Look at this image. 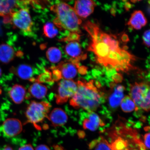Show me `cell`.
Listing matches in <instances>:
<instances>
[{
    "instance_id": "9",
    "label": "cell",
    "mask_w": 150,
    "mask_h": 150,
    "mask_svg": "<svg viewBox=\"0 0 150 150\" xmlns=\"http://www.w3.org/2000/svg\"><path fill=\"white\" fill-rule=\"evenodd\" d=\"M28 1H1L0 0V16L4 17L17 11L19 8L27 7Z\"/></svg>"
},
{
    "instance_id": "25",
    "label": "cell",
    "mask_w": 150,
    "mask_h": 150,
    "mask_svg": "<svg viewBox=\"0 0 150 150\" xmlns=\"http://www.w3.org/2000/svg\"><path fill=\"white\" fill-rule=\"evenodd\" d=\"M119 52L121 56L123 63L125 64L130 65L131 62L136 60L135 56L132 55L129 52L122 50L120 49Z\"/></svg>"
},
{
    "instance_id": "19",
    "label": "cell",
    "mask_w": 150,
    "mask_h": 150,
    "mask_svg": "<svg viewBox=\"0 0 150 150\" xmlns=\"http://www.w3.org/2000/svg\"><path fill=\"white\" fill-rule=\"evenodd\" d=\"M26 90L25 87L20 84H15L9 92V95L14 103L20 104L24 100L25 96Z\"/></svg>"
},
{
    "instance_id": "29",
    "label": "cell",
    "mask_w": 150,
    "mask_h": 150,
    "mask_svg": "<svg viewBox=\"0 0 150 150\" xmlns=\"http://www.w3.org/2000/svg\"><path fill=\"white\" fill-rule=\"evenodd\" d=\"M123 79L122 76L119 73H116L112 76V81L116 83H120L122 81Z\"/></svg>"
},
{
    "instance_id": "10",
    "label": "cell",
    "mask_w": 150,
    "mask_h": 150,
    "mask_svg": "<svg viewBox=\"0 0 150 150\" xmlns=\"http://www.w3.org/2000/svg\"><path fill=\"white\" fill-rule=\"evenodd\" d=\"M3 131L5 136L12 137L19 134L22 130V124L19 120L9 118L4 122Z\"/></svg>"
},
{
    "instance_id": "27",
    "label": "cell",
    "mask_w": 150,
    "mask_h": 150,
    "mask_svg": "<svg viewBox=\"0 0 150 150\" xmlns=\"http://www.w3.org/2000/svg\"><path fill=\"white\" fill-rule=\"evenodd\" d=\"M142 38L144 44L148 47H150V29L144 33Z\"/></svg>"
},
{
    "instance_id": "11",
    "label": "cell",
    "mask_w": 150,
    "mask_h": 150,
    "mask_svg": "<svg viewBox=\"0 0 150 150\" xmlns=\"http://www.w3.org/2000/svg\"><path fill=\"white\" fill-rule=\"evenodd\" d=\"M96 6L95 2L89 0L75 1L74 9L78 16L85 18L92 13Z\"/></svg>"
},
{
    "instance_id": "22",
    "label": "cell",
    "mask_w": 150,
    "mask_h": 150,
    "mask_svg": "<svg viewBox=\"0 0 150 150\" xmlns=\"http://www.w3.org/2000/svg\"><path fill=\"white\" fill-rule=\"evenodd\" d=\"M122 110L126 112H132L135 110L138 111L137 108L134 101L129 96H126L122 100L121 103Z\"/></svg>"
},
{
    "instance_id": "18",
    "label": "cell",
    "mask_w": 150,
    "mask_h": 150,
    "mask_svg": "<svg viewBox=\"0 0 150 150\" xmlns=\"http://www.w3.org/2000/svg\"><path fill=\"white\" fill-rule=\"evenodd\" d=\"M16 56L17 52L11 45L5 44L0 45V62L8 64Z\"/></svg>"
},
{
    "instance_id": "13",
    "label": "cell",
    "mask_w": 150,
    "mask_h": 150,
    "mask_svg": "<svg viewBox=\"0 0 150 150\" xmlns=\"http://www.w3.org/2000/svg\"><path fill=\"white\" fill-rule=\"evenodd\" d=\"M87 117L84 120L83 126L84 129L96 130L99 127L104 126L105 123L98 114L94 112H88Z\"/></svg>"
},
{
    "instance_id": "17",
    "label": "cell",
    "mask_w": 150,
    "mask_h": 150,
    "mask_svg": "<svg viewBox=\"0 0 150 150\" xmlns=\"http://www.w3.org/2000/svg\"><path fill=\"white\" fill-rule=\"evenodd\" d=\"M147 23L143 13L141 11H136L131 14L127 24L135 29L140 30Z\"/></svg>"
},
{
    "instance_id": "1",
    "label": "cell",
    "mask_w": 150,
    "mask_h": 150,
    "mask_svg": "<svg viewBox=\"0 0 150 150\" xmlns=\"http://www.w3.org/2000/svg\"><path fill=\"white\" fill-rule=\"evenodd\" d=\"M77 90L70 100V104L75 108H82L88 112H94L104 102V93L100 89L99 81L78 80Z\"/></svg>"
},
{
    "instance_id": "20",
    "label": "cell",
    "mask_w": 150,
    "mask_h": 150,
    "mask_svg": "<svg viewBox=\"0 0 150 150\" xmlns=\"http://www.w3.org/2000/svg\"><path fill=\"white\" fill-rule=\"evenodd\" d=\"M47 91V88L45 86L37 82H35L32 84L29 89L30 95L34 98L38 99L44 98Z\"/></svg>"
},
{
    "instance_id": "3",
    "label": "cell",
    "mask_w": 150,
    "mask_h": 150,
    "mask_svg": "<svg viewBox=\"0 0 150 150\" xmlns=\"http://www.w3.org/2000/svg\"><path fill=\"white\" fill-rule=\"evenodd\" d=\"M130 94L138 110H150V82H135L131 84Z\"/></svg>"
},
{
    "instance_id": "36",
    "label": "cell",
    "mask_w": 150,
    "mask_h": 150,
    "mask_svg": "<svg viewBox=\"0 0 150 150\" xmlns=\"http://www.w3.org/2000/svg\"><path fill=\"white\" fill-rule=\"evenodd\" d=\"M129 49V47L126 45H125L123 46L122 47V49L124 50H125V51H127V50H128Z\"/></svg>"
},
{
    "instance_id": "38",
    "label": "cell",
    "mask_w": 150,
    "mask_h": 150,
    "mask_svg": "<svg viewBox=\"0 0 150 150\" xmlns=\"http://www.w3.org/2000/svg\"><path fill=\"white\" fill-rule=\"evenodd\" d=\"M1 73H2L1 70V69L0 68V76H1Z\"/></svg>"
},
{
    "instance_id": "24",
    "label": "cell",
    "mask_w": 150,
    "mask_h": 150,
    "mask_svg": "<svg viewBox=\"0 0 150 150\" xmlns=\"http://www.w3.org/2000/svg\"><path fill=\"white\" fill-rule=\"evenodd\" d=\"M43 31L46 36L49 38H52L57 35L58 30L54 24L51 22H48L44 26Z\"/></svg>"
},
{
    "instance_id": "39",
    "label": "cell",
    "mask_w": 150,
    "mask_h": 150,
    "mask_svg": "<svg viewBox=\"0 0 150 150\" xmlns=\"http://www.w3.org/2000/svg\"><path fill=\"white\" fill-rule=\"evenodd\" d=\"M148 4H149V5H150V1H148Z\"/></svg>"
},
{
    "instance_id": "16",
    "label": "cell",
    "mask_w": 150,
    "mask_h": 150,
    "mask_svg": "<svg viewBox=\"0 0 150 150\" xmlns=\"http://www.w3.org/2000/svg\"><path fill=\"white\" fill-rule=\"evenodd\" d=\"M10 71L22 79L29 80L31 82H33L34 79L35 78H33V69L29 65L22 64L17 67H12Z\"/></svg>"
},
{
    "instance_id": "4",
    "label": "cell",
    "mask_w": 150,
    "mask_h": 150,
    "mask_svg": "<svg viewBox=\"0 0 150 150\" xmlns=\"http://www.w3.org/2000/svg\"><path fill=\"white\" fill-rule=\"evenodd\" d=\"M51 107L49 103L46 102L32 101L25 112L28 122L33 124L35 128L41 130V127L38 124L47 117Z\"/></svg>"
},
{
    "instance_id": "34",
    "label": "cell",
    "mask_w": 150,
    "mask_h": 150,
    "mask_svg": "<svg viewBox=\"0 0 150 150\" xmlns=\"http://www.w3.org/2000/svg\"><path fill=\"white\" fill-rule=\"evenodd\" d=\"M110 13L112 16H116L117 11H116V6L115 3H114L113 7L110 8Z\"/></svg>"
},
{
    "instance_id": "37",
    "label": "cell",
    "mask_w": 150,
    "mask_h": 150,
    "mask_svg": "<svg viewBox=\"0 0 150 150\" xmlns=\"http://www.w3.org/2000/svg\"><path fill=\"white\" fill-rule=\"evenodd\" d=\"M132 3H136L137 2H138V1H134V0H133V1H130Z\"/></svg>"
},
{
    "instance_id": "5",
    "label": "cell",
    "mask_w": 150,
    "mask_h": 150,
    "mask_svg": "<svg viewBox=\"0 0 150 150\" xmlns=\"http://www.w3.org/2000/svg\"><path fill=\"white\" fill-rule=\"evenodd\" d=\"M9 23L25 35L31 33L33 23L27 7L21 8L10 14Z\"/></svg>"
},
{
    "instance_id": "23",
    "label": "cell",
    "mask_w": 150,
    "mask_h": 150,
    "mask_svg": "<svg viewBox=\"0 0 150 150\" xmlns=\"http://www.w3.org/2000/svg\"><path fill=\"white\" fill-rule=\"evenodd\" d=\"M46 56L50 62L53 63H57L61 59V52L57 48L52 47L49 48L47 51Z\"/></svg>"
},
{
    "instance_id": "6",
    "label": "cell",
    "mask_w": 150,
    "mask_h": 150,
    "mask_svg": "<svg viewBox=\"0 0 150 150\" xmlns=\"http://www.w3.org/2000/svg\"><path fill=\"white\" fill-rule=\"evenodd\" d=\"M77 82L72 80L63 79L58 84L56 95V102L57 104L66 103L69 99L74 96L77 90Z\"/></svg>"
},
{
    "instance_id": "2",
    "label": "cell",
    "mask_w": 150,
    "mask_h": 150,
    "mask_svg": "<svg viewBox=\"0 0 150 150\" xmlns=\"http://www.w3.org/2000/svg\"><path fill=\"white\" fill-rule=\"evenodd\" d=\"M51 10L56 15L54 23L61 30H67L72 33H81L80 25L82 23L74 8L65 3L52 6Z\"/></svg>"
},
{
    "instance_id": "31",
    "label": "cell",
    "mask_w": 150,
    "mask_h": 150,
    "mask_svg": "<svg viewBox=\"0 0 150 150\" xmlns=\"http://www.w3.org/2000/svg\"><path fill=\"white\" fill-rule=\"evenodd\" d=\"M121 40L122 42L125 44L129 42L130 41V39H129L128 35H127L126 33H123L121 37Z\"/></svg>"
},
{
    "instance_id": "15",
    "label": "cell",
    "mask_w": 150,
    "mask_h": 150,
    "mask_svg": "<svg viewBox=\"0 0 150 150\" xmlns=\"http://www.w3.org/2000/svg\"><path fill=\"white\" fill-rule=\"evenodd\" d=\"M65 51L67 54L73 59L79 62L81 60L86 59V54L82 55L81 46L76 41L69 42L65 46Z\"/></svg>"
},
{
    "instance_id": "14",
    "label": "cell",
    "mask_w": 150,
    "mask_h": 150,
    "mask_svg": "<svg viewBox=\"0 0 150 150\" xmlns=\"http://www.w3.org/2000/svg\"><path fill=\"white\" fill-rule=\"evenodd\" d=\"M47 118L51 122L52 126L55 127L64 125L68 120L67 114L60 108H54Z\"/></svg>"
},
{
    "instance_id": "30",
    "label": "cell",
    "mask_w": 150,
    "mask_h": 150,
    "mask_svg": "<svg viewBox=\"0 0 150 150\" xmlns=\"http://www.w3.org/2000/svg\"><path fill=\"white\" fill-rule=\"evenodd\" d=\"M18 150H34L31 144H28L21 147Z\"/></svg>"
},
{
    "instance_id": "28",
    "label": "cell",
    "mask_w": 150,
    "mask_h": 150,
    "mask_svg": "<svg viewBox=\"0 0 150 150\" xmlns=\"http://www.w3.org/2000/svg\"><path fill=\"white\" fill-rule=\"evenodd\" d=\"M143 139V144L145 147L150 150V132L146 133L144 135Z\"/></svg>"
},
{
    "instance_id": "32",
    "label": "cell",
    "mask_w": 150,
    "mask_h": 150,
    "mask_svg": "<svg viewBox=\"0 0 150 150\" xmlns=\"http://www.w3.org/2000/svg\"><path fill=\"white\" fill-rule=\"evenodd\" d=\"M123 3L124 4V6L125 10L127 11L130 10V9L132 8L134 6V5L127 1L125 2V3Z\"/></svg>"
},
{
    "instance_id": "35",
    "label": "cell",
    "mask_w": 150,
    "mask_h": 150,
    "mask_svg": "<svg viewBox=\"0 0 150 150\" xmlns=\"http://www.w3.org/2000/svg\"><path fill=\"white\" fill-rule=\"evenodd\" d=\"M0 150H13V149L10 146H6L3 148H1Z\"/></svg>"
},
{
    "instance_id": "21",
    "label": "cell",
    "mask_w": 150,
    "mask_h": 150,
    "mask_svg": "<svg viewBox=\"0 0 150 150\" xmlns=\"http://www.w3.org/2000/svg\"><path fill=\"white\" fill-rule=\"evenodd\" d=\"M90 149L95 148L94 150H112L110 144L102 136L98 139L95 140L89 144Z\"/></svg>"
},
{
    "instance_id": "8",
    "label": "cell",
    "mask_w": 150,
    "mask_h": 150,
    "mask_svg": "<svg viewBox=\"0 0 150 150\" xmlns=\"http://www.w3.org/2000/svg\"><path fill=\"white\" fill-rule=\"evenodd\" d=\"M110 85L111 90L108 96V105L110 108L114 109L121 104L124 98L125 88L123 86L117 85L113 82Z\"/></svg>"
},
{
    "instance_id": "12",
    "label": "cell",
    "mask_w": 150,
    "mask_h": 150,
    "mask_svg": "<svg viewBox=\"0 0 150 150\" xmlns=\"http://www.w3.org/2000/svg\"><path fill=\"white\" fill-rule=\"evenodd\" d=\"M56 67L60 71L62 78L64 79L72 80L77 74L79 66V64L70 61L61 63Z\"/></svg>"
},
{
    "instance_id": "7",
    "label": "cell",
    "mask_w": 150,
    "mask_h": 150,
    "mask_svg": "<svg viewBox=\"0 0 150 150\" xmlns=\"http://www.w3.org/2000/svg\"><path fill=\"white\" fill-rule=\"evenodd\" d=\"M99 33L96 39L91 40L88 50L95 54L97 63L102 65L103 61L107 57L111 50L109 46L99 38Z\"/></svg>"
},
{
    "instance_id": "26",
    "label": "cell",
    "mask_w": 150,
    "mask_h": 150,
    "mask_svg": "<svg viewBox=\"0 0 150 150\" xmlns=\"http://www.w3.org/2000/svg\"><path fill=\"white\" fill-rule=\"evenodd\" d=\"M52 81V74L49 71L47 70L44 73L39 76L37 78H35L34 82L41 83Z\"/></svg>"
},
{
    "instance_id": "33",
    "label": "cell",
    "mask_w": 150,
    "mask_h": 150,
    "mask_svg": "<svg viewBox=\"0 0 150 150\" xmlns=\"http://www.w3.org/2000/svg\"><path fill=\"white\" fill-rule=\"evenodd\" d=\"M35 150H50L47 146L45 145H40L37 146Z\"/></svg>"
}]
</instances>
